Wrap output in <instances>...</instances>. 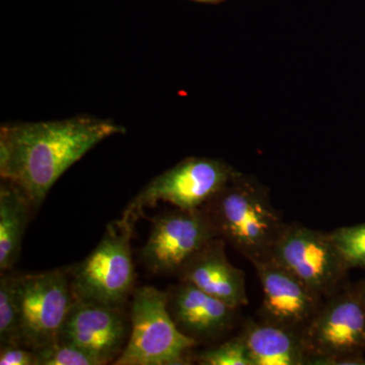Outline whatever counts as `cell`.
Returning <instances> with one entry per match:
<instances>
[{"label":"cell","mask_w":365,"mask_h":365,"mask_svg":"<svg viewBox=\"0 0 365 365\" xmlns=\"http://www.w3.org/2000/svg\"><path fill=\"white\" fill-rule=\"evenodd\" d=\"M21 345L37 349L58 341L73 302L68 268L16 275Z\"/></svg>","instance_id":"52a82bcc"},{"label":"cell","mask_w":365,"mask_h":365,"mask_svg":"<svg viewBox=\"0 0 365 365\" xmlns=\"http://www.w3.org/2000/svg\"><path fill=\"white\" fill-rule=\"evenodd\" d=\"M252 264L263 294L260 319L302 333L326 299L273 259Z\"/></svg>","instance_id":"8fae6325"},{"label":"cell","mask_w":365,"mask_h":365,"mask_svg":"<svg viewBox=\"0 0 365 365\" xmlns=\"http://www.w3.org/2000/svg\"><path fill=\"white\" fill-rule=\"evenodd\" d=\"M196 1L211 2V1H216V0H196Z\"/></svg>","instance_id":"7402d4cb"},{"label":"cell","mask_w":365,"mask_h":365,"mask_svg":"<svg viewBox=\"0 0 365 365\" xmlns=\"http://www.w3.org/2000/svg\"><path fill=\"white\" fill-rule=\"evenodd\" d=\"M167 294L173 321L182 334L197 342L220 339L235 328L239 309L195 285L180 281Z\"/></svg>","instance_id":"7c38bea8"},{"label":"cell","mask_w":365,"mask_h":365,"mask_svg":"<svg viewBox=\"0 0 365 365\" xmlns=\"http://www.w3.org/2000/svg\"><path fill=\"white\" fill-rule=\"evenodd\" d=\"M130 333V318L123 307L74 299L59 339L88 353L101 365L120 356Z\"/></svg>","instance_id":"30bf717a"},{"label":"cell","mask_w":365,"mask_h":365,"mask_svg":"<svg viewBox=\"0 0 365 365\" xmlns=\"http://www.w3.org/2000/svg\"><path fill=\"white\" fill-rule=\"evenodd\" d=\"M4 345L21 346L16 280L11 271L0 274V346Z\"/></svg>","instance_id":"2e32d148"},{"label":"cell","mask_w":365,"mask_h":365,"mask_svg":"<svg viewBox=\"0 0 365 365\" xmlns=\"http://www.w3.org/2000/svg\"><path fill=\"white\" fill-rule=\"evenodd\" d=\"M32 204L13 182L0 186V271H11L20 259L21 244L30 220Z\"/></svg>","instance_id":"9a60e30c"},{"label":"cell","mask_w":365,"mask_h":365,"mask_svg":"<svg viewBox=\"0 0 365 365\" xmlns=\"http://www.w3.org/2000/svg\"><path fill=\"white\" fill-rule=\"evenodd\" d=\"M194 360L201 365H253L248 347L240 334L222 344L197 353Z\"/></svg>","instance_id":"ac0fdd59"},{"label":"cell","mask_w":365,"mask_h":365,"mask_svg":"<svg viewBox=\"0 0 365 365\" xmlns=\"http://www.w3.org/2000/svg\"><path fill=\"white\" fill-rule=\"evenodd\" d=\"M130 333L115 365H185L199 344L182 334L168 309L167 292L153 287L136 288L132 294Z\"/></svg>","instance_id":"3957f363"},{"label":"cell","mask_w":365,"mask_h":365,"mask_svg":"<svg viewBox=\"0 0 365 365\" xmlns=\"http://www.w3.org/2000/svg\"><path fill=\"white\" fill-rule=\"evenodd\" d=\"M0 365H35V355L23 346H0Z\"/></svg>","instance_id":"ffe728a7"},{"label":"cell","mask_w":365,"mask_h":365,"mask_svg":"<svg viewBox=\"0 0 365 365\" xmlns=\"http://www.w3.org/2000/svg\"><path fill=\"white\" fill-rule=\"evenodd\" d=\"M357 288H359V294L361 295V299L364 300L365 304V277L359 283H356Z\"/></svg>","instance_id":"44dd1931"},{"label":"cell","mask_w":365,"mask_h":365,"mask_svg":"<svg viewBox=\"0 0 365 365\" xmlns=\"http://www.w3.org/2000/svg\"><path fill=\"white\" fill-rule=\"evenodd\" d=\"M270 258L324 299L337 294L349 283V269L329 232L300 223H285Z\"/></svg>","instance_id":"ba28073f"},{"label":"cell","mask_w":365,"mask_h":365,"mask_svg":"<svg viewBox=\"0 0 365 365\" xmlns=\"http://www.w3.org/2000/svg\"><path fill=\"white\" fill-rule=\"evenodd\" d=\"M242 336L253 365H307L309 354L302 333L268 323L248 319Z\"/></svg>","instance_id":"5bb4252c"},{"label":"cell","mask_w":365,"mask_h":365,"mask_svg":"<svg viewBox=\"0 0 365 365\" xmlns=\"http://www.w3.org/2000/svg\"><path fill=\"white\" fill-rule=\"evenodd\" d=\"M124 131L111 120L91 116L2 125L0 176L19 187L36 211L71 165Z\"/></svg>","instance_id":"6da1fadb"},{"label":"cell","mask_w":365,"mask_h":365,"mask_svg":"<svg viewBox=\"0 0 365 365\" xmlns=\"http://www.w3.org/2000/svg\"><path fill=\"white\" fill-rule=\"evenodd\" d=\"M237 172L222 160L188 158L151 180L126 206L121 217L135 227L146 208L160 202L176 208H202Z\"/></svg>","instance_id":"8992f818"},{"label":"cell","mask_w":365,"mask_h":365,"mask_svg":"<svg viewBox=\"0 0 365 365\" xmlns=\"http://www.w3.org/2000/svg\"><path fill=\"white\" fill-rule=\"evenodd\" d=\"M33 352L35 365H101L88 353L60 340L33 349Z\"/></svg>","instance_id":"d6986e66"},{"label":"cell","mask_w":365,"mask_h":365,"mask_svg":"<svg viewBox=\"0 0 365 365\" xmlns=\"http://www.w3.org/2000/svg\"><path fill=\"white\" fill-rule=\"evenodd\" d=\"M302 337L307 365H365V304L357 285L327 299Z\"/></svg>","instance_id":"5b68a950"},{"label":"cell","mask_w":365,"mask_h":365,"mask_svg":"<svg viewBox=\"0 0 365 365\" xmlns=\"http://www.w3.org/2000/svg\"><path fill=\"white\" fill-rule=\"evenodd\" d=\"M225 242L220 237L211 240L185 264L177 276L180 281L191 283L239 309L249 304L246 276L228 260Z\"/></svg>","instance_id":"4fadbf2b"},{"label":"cell","mask_w":365,"mask_h":365,"mask_svg":"<svg viewBox=\"0 0 365 365\" xmlns=\"http://www.w3.org/2000/svg\"><path fill=\"white\" fill-rule=\"evenodd\" d=\"M204 207L220 237L251 263L270 258L287 223L268 190L239 173Z\"/></svg>","instance_id":"7a4b0ae2"},{"label":"cell","mask_w":365,"mask_h":365,"mask_svg":"<svg viewBox=\"0 0 365 365\" xmlns=\"http://www.w3.org/2000/svg\"><path fill=\"white\" fill-rule=\"evenodd\" d=\"M329 237L349 270L365 269V222L336 228Z\"/></svg>","instance_id":"e0dca14e"},{"label":"cell","mask_w":365,"mask_h":365,"mask_svg":"<svg viewBox=\"0 0 365 365\" xmlns=\"http://www.w3.org/2000/svg\"><path fill=\"white\" fill-rule=\"evenodd\" d=\"M151 222L150 237L139 258L155 275H178L197 252L220 237L205 207L165 211Z\"/></svg>","instance_id":"9c48e42d"},{"label":"cell","mask_w":365,"mask_h":365,"mask_svg":"<svg viewBox=\"0 0 365 365\" xmlns=\"http://www.w3.org/2000/svg\"><path fill=\"white\" fill-rule=\"evenodd\" d=\"M134 225L123 218L113 220L93 252L68 268L76 299L123 307L134 292L135 268L131 237Z\"/></svg>","instance_id":"277c9868"}]
</instances>
